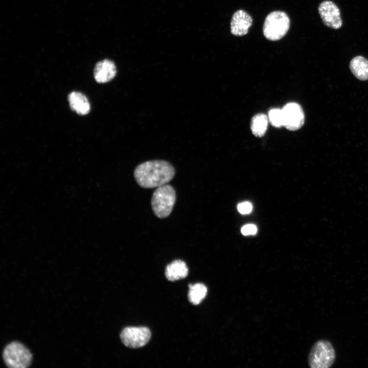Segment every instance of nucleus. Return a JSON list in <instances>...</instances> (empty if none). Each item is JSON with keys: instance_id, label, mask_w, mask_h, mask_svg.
<instances>
[{"instance_id": "obj_17", "label": "nucleus", "mask_w": 368, "mask_h": 368, "mask_svg": "<svg viewBox=\"0 0 368 368\" xmlns=\"http://www.w3.org/2000/svg\"><path fill=\"white\" fill-rule=\"evenodd\" d=\"M252 208L251 204L248 201L240 203L237 206L238 211L242 214H249L251 212Z\"/></svg>"}, {"instance_id": "obj_5", "label": "nucleus", "mask_w": 368, "mask_h": 368, "mask_svg": "<svg viewBox=\"0 0 368 368\" xmlns=\"http://www.w3.org/2000/svg\"><path fill=\"white\" fill-rule=\"evenodd\" d=\"M3 355L5 364L11 368L27 367L32 361V355L29 350L21 343L16 341L5 347Z\"/></svg>"}, {"instance_id": "obj_14", "label": "nucleus", "mask_w": 368, "mask_h": 368, "mask_svg": "<svg viewBox=\"0 0 368 368\" xmlns=\"http://www.w3.org/2000/svg\"><path fill=\"white\" fill-rule=\"evenodd\" d=\"M268 121V117L264 113H258L254 116L250 123L252 134L258 137H262L266 132Z\"/></svg>"}, {"instance_id": "obj_15", "label": "nucleus", "mask_w": 368, "mask_h": 368, "mask_svg": "<svg viewBox=\"0 0 368 368\" xmlns=\"http://www.w3.org/2000/svg\"><path fill=\"white\" fill-rule=\"evenodd\" d=\"M207 293L206 287L202 283L189 285L188 299L193 305L199 304L205 298Z\"/></svg>"}, {"instance_id": "obj_1", "label": "nucleus", "mask_w": 368, "mask_h": 368, "mask_svg": "<svg viewBox=\"0 0 368 368\" xmlns=\"http://www.w3.org/2000/svg\"><path fill=\"white\" fill-rule=\"evenodd\" d=\"M175 175L174 167L168 162L150 160L138 165L134 170V177L142 188H154L167 184Z\"/></svg>"}, {"instance_id": "obj_2", "label": "nucleus", "mask_w": 368, "mask_h": 368, "mask_svg": "<svg viewBox=\"0 0 368 368\" xmlns=\"http://www.w3.org/2000/svg\"><path fill=\"white\" fill-rule=\"evenodd\" d=\"M176 201L173 188L166 184L154 191L151 198V206L154 214L159 218H165L171 213Z\"/></svg>"}, {"instance_id": "obj_16", "label": "nucleus", "mask_w": 368, "mask_h": 368, "mask_svg": "<svg viewBox=\"0 0 368 368\" xmlns=\"http://www.w3.org/2000/svg\"><path fill=\"white\" fill-rule=\"evenodd\" d=\"M268 120L275 127L283 126V117L282 109L273 108L268 112Z\"/></svg>"}, {"instance_id": "obj_12", "label": "nucleus", "mask_w": 368, "mask_h": 368, "mask_svg": "<svg viewBox=\"0 0 368 368\" xmlns=\"http://www.w3.org/2000/svg\"><path fill=\"white\" fill-rule=\"evenodd\" d=\"M188 273V268L183 261L177 260L173 261L166 267L165 275L170 281H174L186 278Z\"/></svg>"}, {"instance_id": "obj_6", "label": "nucleus", "mask_w": 368, "mask_h": 368, "mask_svg": "<svg viewBox=\"0 0 368 368\" xmlns=\"http://www.w3.org/2000/svg\"><path fill=\"white\" fill-rule=\"evenodd\" d=\"M150 330L144 327H129L124 328L120 338L123 343L130 348H138L145 346L150 340Z\"/></svg>"}, {"instance_id": "obj_10", "label": "nucleus", "mask_w": 368, "mask_h": 368, "mask_svg": "<svg viewBox=\"0 0 368 368\" xmlns=\"http://www.w3.org/2000/svg\"><path fill=\"white\" fill-rule=\"evenodd\" d=\"M117 68L114 62L108 59L98 62L95 65L94 75L95 80L100 83L108 82L116 75Z\"/></svg>"}, {"instance_id": "obj_7", "label": "nucleus", "mask_w": 368, "mask_h": 368, "mask_svg": "<svg viewBox=\"0 0 368 368\" xmlns=\"http://www.w3.org/2000/svg\"><path fill=\"white\" fill-rule=\"evenodd\" d=\"M283 126L291 131L301 128L305 122V115L302 107L296 103H289L282 109Z\"/></svg>"}, {"instance_id": "obj_3", "label": "nucleus", "mask_w": 368, "mask_h": 368, "mask_svg": "<svg viewBox=\"0 0 368 368\" xmlns=\"http://www.w3.org/2000/svg\"><path fill=\"white\" fill-rule=\"evenodd\" d=\"M289 27L290 19L286 13L280 11H273L265 18L263 34L269 40H279L286 34Z\"/></svg>"}, {"instance_id": "obj_9", "label": "nucleus", "mask_w": 368, "mask_h": 368, "mask_svg": "<svg viewBox=\"0 0 368 368\" xmlns=\"http://www.w3.org/2000/svg\"><path fill=\"white\" fill-rule=\"evenodd\" d=\"M252 23L251 16L242 10L233 14L231 22V31L233 35L241 36L246 34Z\"/></svg>"}, {"instance_id": "obj_8", "label": "nucleus", "mask_w": 368, "mask_h": 368, "mask_svg": "<svg viewBox=\"0 0 368 368\" xmlns=\"http://www.w3.org/2000/svg\"><path fill=\"white\" fill-rule=\"evenodd\" d=\"M318 12L324 25L330 28L338 29L342 26L340 10L332 1H325L318 6Z\"/></svg>"}, {"instance_id": "obj_11", "label": "nucleus", "mask_w": 368, "mask_h": 368, "mask_svg": "<svg viewBox=\"0 0 368 368\" xmlns=\"http://www.w3.org/2000/svg\"><path fill=\"white\" fill-rule=\"evenodd\" d=\"M71 109L80 115L87 114L90 110V104L86 97L78 91H73L68 96Z\"/></svg>"}, {"instance_id": "obj_13", "label": "nucleus", "mask_w": 368, "mask_h": 368, "mask_svg": "<svg viewBox=\"0 0 368 368\" xmlns=\"http://www.w3.org/2000/svg\"><path fill=\"white\" fill-rule=\"evenodd\" d=\"M353 74L360 80L368 79V60L364 57L358 56L353 58L350 63Z\"/></svg>"}, {"instance_id": "obj_4", "label": "nucleus", "mask_w": 368, "mask_h": 368, "mask_svg": "<svg viewBox=\"0 0 368 368\" xmlns=\"http://www.w3.org/2000/svg\"><path fill=\"white\" fill-rule=\"evenodd\" d=\"M335 352L330 342L320 340L312 346L308 356V364L311 368H329L335 360Z\"/></svg>"}, {"instance_id": "obj_18", "label": "nucleus", "mask_w": 368, "mask_h": 368, "mask_svg": "<svg viewBox=\"0 0 368 368\" xmlns=\"http://www.w3.org/2000/svg\"><path fill=\"white\" fill-rule=\"evenodd\" d=\"M241 231L242 234L245 236L255 235L257 232V228L255 225L249 224L243 226Z\"/></svg>"}]
</instances>
